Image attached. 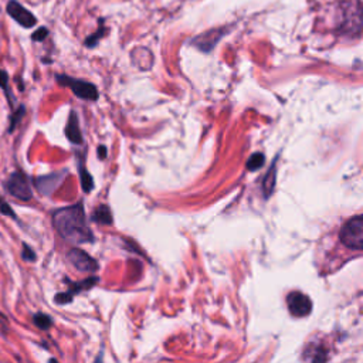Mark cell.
Returning a JSON list of instances; mask_svg holds the SVG:
<instances>
[{
	"label": "cell",
	"mask_w": 363,
	"mask_h": 363,
	"mask_svg": "<svg viewBox=\"0 0 363 363\" xmlns=\"http://www.w3.org/2000/svg\"><path fill=\"white\" fill-rule=\"evenodd\" d=\"M53 224L59 235L72 244H83L94 240L92 231L87 223L83 203H77L56 210L53 213Z\"/></svg>",
	"instance_id": "cell-1"
},
{
	"label": "cell",
	"mask_w": 363,
	"mask_h": 363,
	"mask_svg": "<svg viewBox=\"0 0 363 363\" xmlns=\"http://www.w3.org/2000/svg\"><path fill=\"white\" fill-rule=\"evenodd\" d=\"M340 239L344 246L352 250L363 248V217L360 215L345 223L340 233Z\"/></svg>",
	"instance_id": "cell-2"
},
{
	"label": "cell",
	"mask_w": 363,
	"mask_h": 363,
	"mask_svg": "<svg viewBox=\"0 0 363 363\" xmlns=\"http://www.w3.org/2000/svg\"><path fill=\"white\" fill-rule=\"evenodd\" d=\"M5 186H6V190L9 192L10 196H13L21 202H29L33 197V192H32L30 184L28 180V176H26L20 170L13 172L8 177Z\"/></svg>",
	"instance_id": "cell-3"
},
{
	"label": "cell",
	"mask_w": 363,
	"mask_h": 363,
	"mask_svg": "<svg viewBox=\"0 0 363 363\" xmlns=\"http://www.w3.org/2000/svg\"><path fill=\"white\" fill-rule=\"evenodd\" d=\"M57 81L60 86L70 88L77 97L81 99H87V101L98 99V90L91 83H87L79 79H72V77H68V75H57Z\"/></svg>",
	"instance_id": "cell-4"
},
{
	"label": "cell",
	"mask_w": 363,
	"mask_h": 363,
	"mask_svg": "<svg viewBox=\"0 0 363 363\" xmlns=\"http://www.w3.org/2000/svg\"><path fill=\"white\" fill-rule=\"evenodd\" d=\"M6 10L9 16L24 29H32L37 24V19L35 17V14L26 9L21 3H19L17 0H10L6 6Z\"/></svg>",
	"instance_id": "cell-5"
},
{
	"label": "cell",
	"mask_w": 363,
	"mask_h": 363,
	"mask_svg": "<svg viewBox=\"0 0 363 363\" xmlns=\"http://www.w3.org/2000/svg\"><path fill=\"white\" fill-rule=\"evenodd\" d=\"M287 304H288V309L290 313L297 317V318H302L309 315L311 309H313V301L311 298L302 293H291L287 297Z\"/></svg>",
	"instance_id": "cell-6"
},
{
	"label": "cell",
	"mask_w": 363,
	"mask_h": 363,
	"mask_svg": "<svg viewBox=\"0 0 363 363\" xmlns=\"http://www.w3.org/2000/svg\"><path fill=\"white\" fill-rule=\"evenodd\" d=\"M67 257H68L70 263L79 271L94 273L97 270V263L94 258H91L86 251L80 248H72Z\"/></svg>",
	"instance_id": "cell-7"
},
{
	"label": "cell",
	"mask_w": 363,
	"mask_h": 363,
	"mask_svg": "<svg viewBox=\"0 0 363 363\" xmlns=\"http://www.w3.org/2000/svg\"><path fill=\"white\" fill-rule=\"evenodd\" d=\"M64 175L66 172H57V173H51L47 176H40L35 180V185L41 195L50 196V195H53L55 190L61 185V182L64 180Z\"/></svg>",
	"instance_id": "cell-8"
},
{
	"label": "cell",
	"mask_w": 363,
	"mask_h": 363,
	"mask_svg": "<svg viewBox=\"0 0 363 363\" xmlns=\"http://www.w3.org/2000/svg\"><path fill=\"white\" fill-rule=\"evenodd\" d=\"M226 35V30L223 29H213V30H209V32H206L200 36H197L196 39H193V44L204 51V53H210V51L215 48V46L220 41V39Z\"/></svg>",
	"instance_id": "cell-9"
},
{
	"label": "cell",
	"mask_w": 363,
	"mask_h": 363,
	"mask_svg": "<svg viewBox=\"0 0 363 363\" xmlns=\"http://www.w3.org/2000/svg\"><path fill=\"white\" fill-rule=\"evenodd\" d=\"M66 135L70 139L71 144L74 145H81L83 144V135L80 131V124H79V117L74 111H71L67 126H66Z\"/></svg>",
	"instance_id": "cell-10"
},
{
	"label": "cell",
	"mask_w": 363,
	"mask_h": 363,
	"mask_svg": "<svg viewBox=\"0 0 363 363\" xmlns=\"http://www.w3.org/2000/svg\"><path fill=\"white\" fill-rule=\"evenodd\" d=\"M275 179H277V166H275V164H273V166L270 168V170L267 172V175L263 179V193H264L266 199H268L271 196V193L274 192Z\"/></svg>",
	"instance_id": "cell-11"
},
{
	"label": "cell",
	"mask_w": 363,
	"mask_h": 363,
	"mask_svg": "<svg viewBox=\"0 0 363 363\" xmlns=\"http://www.w3.org/2000/svg\"><path fill=\"white\" fill-rule=\"evenodd\" d=\"M92 219L97 222V223H102V224H111L112 223V215H111V210L108 206H98L97 210L94 212V216Z\"/></svg>",
	"instance_id": "cell-12"
},
{
	"label": "cell",
	"mask_w": 363,
	"mask_h": 363,
	"mask_svg": "<svg viewBox=\"0 0 363 363\" xmlns=\"http://www.w3.org/2000/svg\"><path fill=\"white\" fill-rule=\"evenodd\" d=\"M264 162H266V157L263 153H254L253 157L247 161V169L251 172H255L260 168H263Z\"/></svg>",
	"instance_id": "cell-13"
},
{
	"label": "cell",
	"mask_w": 363,
	"mask_h": 363,
	"mask_svg": "<svg viewBox=\"0 0 363 363\" xmlns=\"http://www.w3.org/2000/svg\"><path fill=\"white\" fill-rule=\"evenodd\" d=\"M80 175H81V185H83V189L86 193H90L92 189H94V180H92V176L88 173V170L81 165L80 168Z\"/></svg>",
	"instance_id": "cell-14"
},
{
	"label": "cell",
	"mask_w": 363,
	"mask_h": 363,
	"mask_svg": "<svg viewBox=\"0 0 363 363\" xmlns=\"http://www.w3.org/2000/svg\"><path fill=\"white\" fill-rule=\"evenodd\" d=\"M0 88L5 91L10 106H13V98H12L13 95H12V91H10V87H9V75L3 70H0Z\"/></svg>",
	"instance_id": "cell-15"
},
{
	"label": "cell",
	"mask_w": 363,
	"mask_h": 363,
	"mask_svg": "<svg viewBox=\"0 0 363 363\" xmlns=\"http://www.w3.org/2000/svg\"><path fill=\"white\" fill-rule=\"evenodd\" d=\"M33 321L40 329H48L51 325H53V321H51V318L48 315H44V314L35 315Z\"/></svg>",
	"instance_id": "cell-16"
},
{
	"label": "cell",
	"mask_w": 363,
	"mask_h": 363,
	"mask_svg": "<svg viewBox=\"0 0 363 363\" xmlns=\"http://www.w3.org/2000/svg\"><path fill=\"white\" fill-rule=\"evenodd\" d=\"M23 258L26 262H35L36 260V254L33 253V250L28 244L23 246Z\"/></svg>",
	"instance_id": "cell-17"
},
{
	"label": "cell",
	"mask_w": 363,
	"mask_h": 363,
	"mask_svg": "<svg viewBox=\"0 0 363 363\" xmlns=\"http://www.w3.org/2000/svg\"><path fill=\"white\" fill-rule=\"evenodd\" d=\"M47 36H48V30H47L46 28H40V29L33 35V40H35V41H43Z\"/></svg>",
	"instance_id": "cell-18"
},
{
	"label": "cell",
	"mask_w": 363,
	"mask_h": 363,
	"mask_svg": "<svg viewBox=\"0 0 363 363\" xmlns=\"http://www.w3.org/2000/svg\"><path fill=\"white\" fill-rule=\"evenodd\" d=\"M24 114V107H20V110H19V114L16 112V115L12 118V122H10V128H9V131L10 133H13V129H14V126H16V124L19 122V119L21 118V115Z\"/></svg>",
	"instance_id": "cell-19"
},
{
	"label": "cell",
	"mask_w": 363,
	"mask_h": 363,
	"mask_svg": "<svg viewBox=\"0 0 363 363\" xmlns=\"http://www.w3.org/2000/svg\"><path fill=\"white\" fill-rule=\"evenodd\" d=\"M0 212H2V213H5V215H9L10 217H16L14 216V213L12 212V209H10V206L8 204V203H5V202H0Z\"/></svg>",
	"instance_id": "cell-20"
},
{
	"label": "cell",
	"mask_w": 363,
	"mask_h": 363,
	"mask_svg": "<svg viewBox=\"0 0 363 363\" xmlns=\"http://www.w3.org/2000/svg\"><path fill=\"white\" fill-rule=\"evenodd\" d=\"M98 157L101 159H106L107 158V148L106 146H98Z\"/></svg>",
	"instance_id": "cell-21"
},
{
	"label": "cell",
	"mask_w": 363,
	"mask_h": 363,
	"mask_svg": "<svg viewBox=\"0 0 363 363\" xmlns=\"http://www.w3.org/2000/svg\"><path fill=\"white\" fill-rule=\"evenodd\" d=\"M50 363H57V362H56L55 359H51V360H50Z\"/></svg>",
	"instance_id": "cell-22"
}]
</instances>
